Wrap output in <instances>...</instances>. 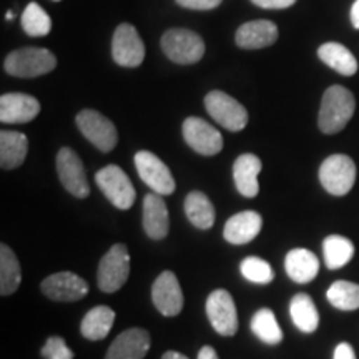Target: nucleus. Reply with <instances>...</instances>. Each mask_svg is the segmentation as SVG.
<instances>
[{"label": "nucleus", "mask_w": 359, "mask_h": 359, "mask_svg": "<svg viewBox=\"0 0 359 359\" xmlns=\"http://www.w3.org/2000/svg\"><path fill=\"white\" fill-rule=\"evenodd\" d=\"M356 100L346 87L333 85L325 92L321 100L318 127L325 135H334L343 130L353 118Z\"/></svg>", "instance_id": "nucleus-1"}, {"label": "nucleus", "mask_w": 359, "mask_h": 359, "mask_svg": "<svg viewBox=\"0 0 359 359\" xmlns=\"http://www.w3.org/2000/svg\"><path fill=\"white\" fill-rule=\"evenodd\" d=\"M57 67V58L50 50L40 47H24L7 55L4 69L19 79H34L50 74Z\"/></svg>", "instance_id": "nucleus-2"}, {"label": "nucleus", "mask_w": 359, "mask_h": 359, "mask_svg": "<svg viewBox=\"0 0 359 359\" xmlns=\"http://www.w3.org/2000/svg\"><path fill=\"white\" fill-rule=\"evenodd\" d=\"M161 48L170 60L180 65H191L205 55V42L188 29H170L161 37Z\"/></svg>", "instance_id": "nucleus-3"}, {"label": "nucleus", "mask_w": 359, "mask_h": 359, "mask_svg": "<svg viewBox=\"0 0 359 359\" xmlns=\"http://www.w3.org/2000/svg\"><path fill=\"white\" fill-rule=\"evenodd\" d=\"M130 275V253L122 243H116L103 255L98 263L97 283L103 293H115L127 283Z\"/></svg>", "instance_id": "nucleus-4"}, {"label": "nucleus", "mask_w": 359, "mask_h": 359, "mask_svg": "<svg viewBox=\"0 0 359 359\" xmlns=\"http://www.w3.org/2000/svg\"><path fill=\"white\" fill-rule=\"evenodd\" d=\"M320 182L333 196H344L351 191L356 182V165L348 155H331L320 167Z\"/></svg>", "instance_id": "nucleus-5"}, {"label": "nucleus", "mask_w": 359, "mask_h": 359, "mask_svg": "<svg viewBox=\"0 0 359 359\" xmlns=\"http://www.w3.org/2000/svg\"><path fill=\"white\" fill-rule=\"evenodd\" d=\"M205 109L215 122L230 132H241L248 125L245 107L222 90H213L205 97Z\"/></svg>", "instance_id": "nucleus-6"}, {"label": "nucleus", "mask_w": 359, "mask_h": 359, "mask_svg": "<svg viewBox=\"0 0 359 359\" xmlns=\"http://www.w3.org/2000/svg\"><path fill=\"white\" fill-rule=\"evenodd\" d=\"M95 182L111 205L118 210L132 208L137 198V191L132 185V180L122 168L116 165H107L105 168L97 172Z\"/></svg>", "instance_id": "nucleus-7"}, {"label": "nucleus", "mask_w": 359, "mask_h": 359, "mask_svg": "<svg viewBox=\"0 0 359 359\" xmlns=\"http://www.w3.org/2000/svg\"><path fill=\"white\" fill-rule=\"evenodd\" d=\"M77 127L87 140L103 154H109L116 147L118 133L115 125L97 110H82L75 118Z\"/></svg>", "instance_id": "nucleus-8"}, {"label": "nucleus", "mask_w": 359, "mask_h": 359, "mask_svg": "<svg viewBox=\"0 0 359 359\" xmlns=\"http://www.w3.org/2000/svg\"><path fill=\"white\" fill-rule=\"evenodd\" d=\"M135 167H137L138 177L143 180L147 187L154 190V193H158L161 196L172 195L177 188L170 168L151 151H138L135 155Z\"/></svg>", "instance_id": "nucleus-9"}, {"label": "nucleus", "mask_w": 359, "mask_h": 359, "mask_svg": "<svg viewBox=\"0 0 359 359\" xmlns=\"http://www.w3.org/2000/svg\"><path fill=\"white\" fill-rule=\"evenodd\" d=\"M111 57L120 67L135 69L142 65L145 58V43L133 25L120 24L116 27L111 40Z\"/></svg>", "instance_id": "nucleus-10"}, {"label": "nucleus", "mask_w": 359, "mask_h": 359, "mask_svg": "<svg viewBox=\"0 0 359 359\" xmlns=\"http://www.w3.org/2000/svg\"><path fill=\"white\" fill-rule=\"evenodd\" d=\"M57 173L64 188L75 198H87L90 187L80 156L72 148H62L57 154Z\"/></svg>", "instance_id": "nucleus-11"}, {"label": "nucleus", "mask_w": 359, "mask_h": 359, "mask_svg": "<svg viewBox=\"0 0 359 359\" xmlns=\"http://www.w3.org/2000/svg\"><path fill=\"white\" fill-rule=\"evenodd\" d=\"M183 138L196 154L213 156L223 150V137L217 128L198 116H188L183 122Z\"/></svg>", "instance_id": "nucleus-12"}, {"label": "nucleus", "mask_w": 359, "mask_h": 359, "mask_svg": "<svg viewBox=\"0 0 359 359\" xmlns=\"http://www.w3.org/2000/svg\"><path fill=\"white\" fill-rule=\"evenodd\" d=\"M206 314L213 330L222 336H235L238 331L236 304L226 290H215L206 299Z\"/></svg>", "instance_id": "nucleus-13"}, {"label": "nucleus", "mask_w": 359, "mask_h": 359, "mask_svg": "<svg viewBox=\"0 0 359 359\" xmlns=\"http://www.w3.org/2000/svg\"><path fill=\"white\" fill-rule=\"evenodd\" d=\"M42 293L53 302H79L88 294V283L75 273H55L42 281Z\"/></svg>", "instance_id": "nucleus-14"}, {"label": "nucleus", "mask_w": 359, "mask_h": 359, "mask_svg": "<svg viewBox=\"0 0 359 359\" xmlns=\"http://www.w3.org/2000/svg\"><path fill=\"white\" fill-rule=\"evenodd\" d=\"M151 299L163 316L173 318L183 309V291L178 278L172 271H163L151 286Z\"/></svg>", "instance_id": "nucleus-15"}, {"label": "nucleus", "mask_w": 359, "mask_h": 359, "mask_svg": "<svg viewBox=\"0 0 359 359\" xmlns=\"http://www.w3.org/2000/svg\"><path fill=\"white\" fill-rule=\"evenodd\" d=\"M150 333L143 327H130L110 344L105 359H143L150 349Z\"/></svg>", "instance_id": "nucleus-16"}, {"label": "nucleus", "mask_w": 359, "mask_h": 359, "mask_svg": "<svg viewBox=\"0 0 359 359\" xmlns=\"http://www.w3.org/2000/svg\"><path fill=\"white\" fill-rule=\"evenodd\" d=\"M40 114V103L25 93H4L0 97V122L29 123Z\"/></svg>", "instance_id": "nucleus-17"}, {"label": "nucleus", "mask_w": 359, "mask_h": 359, "mask_svg": "<svg viewBox=\"0 0 359 359\" xmlns=\"http://www.w3.org/2000/svg\"><path fill=\"white\" fill-rule=\"evenodd\" d=\"M263 228L262 215L253 212V210H246L240 212L228 219L224 224L223 236L228 243L231 245H246L251 243L259 235Z\"/></svg>", "instance_id": "nucleus-18"}, {"label": "nucleus", "mask_w": 359, "mask_h": 359, "mask_svg": "<svg viewBox=\"0 0 359 359\" xmlns=\"http://www.w3.org/2000/svg\"><path fill=\"white\" fill-rule=\"evenodd\" d=\"M143 230L151 240H163L168 235V208L158 193H148L143 200Z\"/></svg>", "instance_id": "nucleus-19"}, {"label": "nucleus", "mask_w": 359, "mask_h": 359, "mask_svg": "<svg viewBox=\"0 0 359 359\" xmlns=\"http://www.w3.org/2000/svg\"><path fill=\"white\" fill-rule=\"evenodd\" d=\"M236 45L246 50H258L273 45L278 40V27L269 20L246 22L236 30Z\"/></svg>", "instance_id": "nucleus-20"}, {"label": "nucleus", "mask_w": 359, "mask_h": 359, "mask_svg": "<svg viewBox=\"0 0 359 359\" xmlns=\"http://www.w3.org/2000/svg\"><path fill=\"white\" fill-rule=\"evenodd\" d=\"M262 168V160L253 154L240 155L233 165V178H235L236 190L246 198H255L258 195V175Z\"/></svg>", "instance_id": "nucleus-21"}, {"label": "nucleus", "mask_w": 359, "mask_h": 359, "mask_svg": "<svg viewBox=\"0 0 359 359\" xmlns=\"http://www.w3.org/2000/svg\"><path fill=\"white\" fill-rule=\"evenodd\" d=\"M285 269L290 280L299 285L313 281L320 273V259L306 248L291 250L285 258Z\"/></svg>", "instance_id": "nucleus-22"}, {"label": "nucleus", "mask_w": 359, "mask_h": 359, "mask_svg": "<svg viewBox=\"0 0 359 359\" xmlns=\"http://www.w3.org/2000/svg\"><path fill=\"white\" fill-rule=\"evenodd\" d=\"M29 138L20 132L2 130L0 132V167L4 170L19 168L27 158Z\"/></svg>", "instance_id": "nucleus-23"}, {"label": "nucleus", "mask_w": 359, "mask_h": 359, "mask_svg": "<svg viewBox=\"0 0 359 359\" xmlns=\"http://www.w3.org/2000/svg\"><path fill=\"white\" fill-rule=\"evenodd\" d=\"M115 323V311L110 306L100 304V306L92 308L85 314L82 325H80V333L83 338L90 341H102L109 336L110 330Z\"/></svg>", "instance_id": "nucleus-24"}, {"label": "nucleus", "mask_w": 359, "mask_h": 359, "mask_svg": "<svg viewBox=\"0 0 359 359\" xmlns=\"http://www.w3.org/2000/svg\"><path fill=\"white\" fill-rule=\"evenodd\" d=\"M318 57L321 58L323 64H326L330 69L338 72L339 75H344V77H353L358 72L356 57H354L343 43H323L321 47L318 48Z\"/></svg>", "instance_id": "nucleus-25"}, {"label": "nucleus", "mask_w": 359, "mask_h": 359, "mask_svg": "<svg viewBox=\"0 0 359 359\" xmlns=\"http://www.w3.org/2000/svg\"><path fill=\"white\" fill-rule=\"evenodd\" d=\"M290 314L294 326L303 333H314L320 326V313L311 296L306 293H298L290 302Z\"/></svg>", "instance_id": "nucleus-26"}, {"label": "nucleus", "mask_w": 359, "mask_h": 359, "mask_svg": "<svg viewBox=\"0 0 359 359\" xmlns=\"http://www.w3.org/2000/svg\"><path fill=\"white\" fill-rule=\"evenodd\" d=\"M22 283V269L11 246L0 245V294L11 296L19 290Z\"/></svg>", "instance_id": "nucleus-27"}, {"label": "nucleus", "mask_w": 359, "mask_h": 359, "mask_svg": "<svg viewBox=\"0 0 359 359\" xmlns=\"http://www.w3.org/2000/svg\"><path fill=\"white\" fill-rule=\"evenodd\" d=\"M185 213L193 226L210 230L215 223V206L208 196L201 191L188 193L185 198Z\"/></svg>", "instance_id": "nucleus-28"}, {"label": "nucleus", "mask_w": 359, "mask_h": 359, "mask_svg": "<svg viewBox=\"0 0 359 359\" xmlns=\"http://www.w3.org/2000/svg\"><path fill=\"white\" fill-rule=\"evenodd\" d=\"M325 263L330 269H339L351 262L354 257V245L351 240L341 235H330L323 241Z\"/></svg>", "instance_id": "nucleus-29"}, {"label": "nucleus", "mask_w": 359, "mask_h": 359, "mask_svg": "<svg viewBox=\"0 0 359 359\" xmlns=\"http://www.w3.org/2000/svg\"><path fill=\"white\" fill-rule=\"evenodd\" d=\"M251 331L259 341L269 344V346H275V344H280L283 341V331L278 325L275 313L268 308H263L255 313V316L251 318Z\"/></svg>", "instance_id": "nucleus-30"}, {"label": "nucleus", "mask_w": 359, "mask_h": 359, "mask_svg": "<svg viewBox=\"0 0 359 359\" xmlns=\"http://www.w3.org/2000/svg\"><path fill=\"white\" fill-rule=\"evenodd\" d=\"M326 298L336 309L354 311V309H359V285L344 280L334 281L327 288Z\"/></svg>", "instance_id": "nucleus-31"}, {"label": "nucleus", "mask_w": 359, "mask_h": 359, "mask_svg": "<svg viewBox=\"0 0 359 359\" xmlns=\"http://www.w3.org/2000/svg\"><path fill=\"white\" fill-rule=\"evenodd\" d=\"M20 24L24 32L30 35V37H45L52 30L50 17L37 2H30L25 7L24 13H22Z\"/></svg>", "instance_id": "nucleus-32"}, {"label": "nucleus", "mask_w": 359, "mask_h": 359, "mask_svg": "<svg viewBox=\"0 0 359 359\" xmlns=\"http://www.w3.org/2000/svg\"><path fill=\"white\" fill-rule=\"evenodd\" d=\"M241 275L251 283L257 285H268L275 280V271H273L271 264L264 262L263 258L258 257H248L241 262Z\"/></svg>", "instance_id": "nucleus-33"}, {"label": "nucleus", "mask_w": 359, "mask_h": 359, "mask_svg": "<svg viewBox=\"0 0 359 359\" xmlns=\"http://www.w3.org/2000/svg\"><path fill=\"white\" fill-rule=\"evenodd\" d=\"M42 356L45 359H74V351L67 346L64 338L52 336L42 348Z\"/></svg>", "instance_id": "nucleus-34"}, {"label": "nucleus", "mask_w": 359, "mask_h": 359, "mask_svg": "<svg viewBox=\"0 0 359 359\" xmlns=\"http://www.w3.org/2000/svg\"><path fill=\"white\" fill-rule=\"evenodd\" d=\"M223 0H177L178 6L190 8V11H213L222 6Z\"/></svg>", "instance_id": "nucleus-35"}, {"label": "nucleus", "mask_w": 359, "mask_h": 359, "mask_svg": "<svg viewBox=\"0 0 359 359\" xmlns=\"http://www.w3.org/2000/svg\"><path fill=\"white\" fill-rule=\"evenodd\" d=\"M251 2L262 8H269V11H283V8L294 6L296 0H251Z\"/></svg>", "instance_id": "nucleus-36"}, {"label": "nucleus", "mask_w": 359, "mask_h": 359, "mask_svg": "<svg viewBox=\"0 0 359 359\" xmlns=\"http://www.w3.org/2000/svg\"><path fill=\"white\" fill-rule=\"evenodd\" d=\"M333 359H356V353L349 343H339L334 349Z\"/></svg>", "instance_id": "nucleus-37"}, {"label": "nucleus", "mask_w": 359, "mask_h": 359, "mask_svg": "<svg viewBox=\"0 0 359 359\" xmlns=\"http://www.w3.org/2000/svg\"><path fill=\"white\" fill-rule=\"evenodd\" d=\"M198 359H219L212 346H203L198 353Z\"/></svg>", "instance_id": "nucleus-38"}, {"label": "nucleus", "mask_w": 359, "mask_h": 359, "mask_svg": "<svg viewBox=\"0 0 359 359\" xmlns=\"http://www.w3.org/2000/svg\"><path fill=\"white\" fill-rule=\"evenodd\" d=\"M351 22L354 29H359V0H356L351 7Z\"/></svg>", "instance_id": "nucleus-39"}, {"label": "nucleus", "mask_w": 359, "mask_h": 359, "mask_svg": "<svg viewBox=\"0 0 359 359\" xmlns=\"http://www.w3.org/2000/svg\"><path fill=\"white\" fill-rule=\"evenodd\" d=\"M161 359H188L185 354L182 353H177V351H167L161 356Z\"/></svg>", "instance_id": "nucleus-40"}, {"label": "nucleus", "mask_w": 359, "mask_h": 359, "mask_svg": "<svg viewBox=\"0 0 359 359\" xmlns=\"http://www.w3.org/2000/svg\"><path fill=\"white\" fill-rule=\"evenodd\" d=\"M6 17H7V19H8V20H12V19H13V13H12V12H8Z\"/></svg>", "instance_id": "nucleus-41"}, {"label": "nucleus", "mask_w": 359, "mask_h": 359, "mask_svg": "<svg viewBox=\"0 0 359 359\" xmlns=\"http://www.w3.org/2000/svg\"><path fill=\"white\" fill-rule=\"evenodd\" d=\"M55 2H58V0H55Z\"/></svg>", "instance_id": "nucleus-42"}]
</instances>
